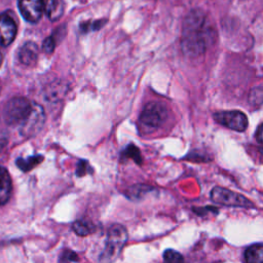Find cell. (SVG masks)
Returning a JSON list of instances; mask_svg holds the SVG:
<instances>
[{"label": "cell", "mask_w": 263, "mask_h": 263, "mask_svg": "<svg viewBox=\"0 0 263 263\" xmlns=\"http://www.w3.org/2000/svg\"><path fill=\"white\" fill-rule=\"evenodd\" d=\"M213 28L203 11L196 9L187 15L182 34V46L186 53H202L213 41Z\"/></svg>", "instance_id": "1"}, {"label": "cell", "mask_w": 263, "mask_h": 263, "mask_svg": "<svg viewBox=\"0 0 263 263\" xmlns=\"http://www.w3.org/2000/svg\"><path fill=\"white\" fill-rule=\"evenodd\" d=\"M126 240V229L119 224L112 225L108 230L105 249L100 256V263H113L120 255Z\"/></svg>", "instance_id": "2"}, {"label": "cell", "mask_w": 263, "mask_h": 263, "mask_svg": "<svg viewBox=\"0 0 263 263\" xmlns=\"http://www.w3.org/2000/svg\"><path fill=\"white\" fill-rule=\"evenodd\" d=\"M33 104L24 97L10 99L4 108V119L8 124H23L30 116Z\"/></svg>", "instance_id": "3"}, {"label": "cell", "mask_w": 263, "mask_h": 263, "mask_svg": "<svg viewBox=\"0 0 263 263\" xmlns=\"http://www.w3.org/2000/svg\"><path fill=\"white\" fill-rule=\"evenodd\" d=\"M167 117L166 106L161 102H149L145 105L140 115V122L146 132L159 127Z\"/></svg>", "instance_id": "4"}, {"label": "cell", "mask_w": 263, "mask_h": 263, "mask_svg": "<svg viewBox=\"0 0 263 263\" xmlns=\"http://www.w3.org/2000/svg\"><path fill=\"white\" fill-rule=\"evenodd\" d=\"M211 199L218 204L227 206L253 208L254 204L243 195L222 187H215L211 191Z\"/></svg>", "instance_id": "5"}, {"label": "cell", "mask_w": 263, "mask_h": 263, "mask_svg": "<svg viewBox=\"0 0 263 263\" xmlns=\"http://www.w3.org/2000/svg\"><path fill=\"white\" fill-rule=\"evenodd\" d=\"M213 117L218 123L236 132H243L248 126L247 116L237 110L216 112Z\"/></svg>", "instance_id": "6"}, {"label": "cell", "mask_w": 263, "mask_h": 263, "mask_svg": "<svg viewBox=\"0 0 263 263\" xmlns=\"http://www.w3.org/2000/svg\"><path fill=\"white\" fill-rule=\"evenodd\" d=\"M18 7L26 21L36 23L44 12V0H18Z\"/></svg>", "instance_id": "7"}, {"label": "cell", "mask_w": 263, "mask_h": 263, "mask_svg": "<svg viewBox=\"0 0 263 263\" xmlns=\"http://www.w3.org/2000/svg\"><path fill=\"white\" fill-rule=\"evenodd\" d=\"M16 24L7 13L0 14V46H8L15 38Z\"/></svg>", "instance_id": "8"}, {"label": "cell", "mask_w": 263, "mask_h": 263, "mask_svg": "<svg viewBox=\"0 0 263 263\" xmlns=\"http://www.w3.org/2000/svg\"><path fill=\"white\" fill-rule=\"evenodd\" d=\"M44 112L41 106L33 104V109L30 114V116L27 118V120L22 124V132L25 135H32L36 132H39V129L42 127L44 123Z\"/></svg>", "instance_id": "9"}, {"label": "cell", "mask_w": 263, "mask_h": 263, "mask_svg": "<svg viewBox=\"0 0 263 263\" xmlns=\"http://www.w3.org/2000/svg\"><path fill=\"white\" fill-rule=\"evenodd\" d=\"M38 59V47L36 43L26 42L18 51V60L26 66H33Z\"/></svg>", "instance_id": "10"}, {"label": "cell", "mask_w": 263, "mask_h": 263, "mask_svg": "<svg viewBox=\"0 0 263 263\" xmlns=\"http://www.w3.org/2000/svg\"><path fill=\"white\" fill-rule=\"evenodd\" d=\"M12 184L6 168L0 166V205L7 202L11 195Z\"/></svg>", "instance_id": "11"}, {"label": "cell", "mask_w": 263, "mask_h": 263, "mask_svg": "<svg viewBox=\"0 0 263 263\" xmlns=\"http://www.w3.org/2000/svg\"><path fill=\"white\" fill-rule=\"evenodd\" d=\"M44 10L50 20L60 18L64 11L63 0H44Z\"/></svg>", "instance_id": "12"}, {"label": "cell", "mask_w": 263, "mask_h": 263, "mask_svg": "<svg viewBox=\"0 0 263 263\" xmlns=\"http://www.w3.org/2000/svg\"><path fill=\"white\" fill-rule=\"evenodd\" d=\"M246 263H263V243L249 247L245 252Z\"/></svg>", "instance_id": "13"}, {"label": "cell", "mask_w": 263, "mask_h": 263, "mask_svg": "<svg viewBox=\"0 0 263 263\" xmlns=\"http://www.w3.org/2000/svg\"><path fill=\"white\" fill-rule=\"evenodd\" d=\"M73 230L80 236H86L96 231V226L88 220L79 219L73 223Z\"/></svg>", "instance_id": "14"}, {"label": "cell", "mask_w": 263, "mask_h": 263, "mask_svg": "<svg viewBox=\"0 0 263 263\" xmlns=\"http://www.w3.org/2000/svg\"><path fill=\"white\" fill-rule=\"evenodd\" d=\"M42 160H43L42 155H33L27 158L20 157L16 159V165L23 172H28V171H31L33 167H35L37 164H39Z\"/></svg>", "instance_id": "15"}, {"label": "cell", "mask_w": 263, "mask_h": 263, "mask_svg": "<svg viewBox=\"0 0 263 263\" xmlns=\"http://www.w3.org/2000/svg\"><path fill=\"white\" fill-rule=\"evenodd\" d=\"M163 263H184V258L179 252L168 249L163 253Z\"/></svg>", "instance_id": "16"}, {"label": "cell", "mask_w": 263, "mask_h": 263, "mask_svg": "<svg viewBox=\"0 0 263 263\" xmlns=\"http://www.w3.org/2000/svg\"><path fill=\"white\" fill-rule=\"evenodd\" d=\"M42 49L46 52V53H51L54 50V39L52 36L47 37L42 44Z\"/></svg>", "instance_id": "17"}, {"label": "cell", "mask_w": 263, "mask_h": 263, "mask_svg": "<svg viewBox=\"0 0 263 263\" xmlns=\"http://www.w3.org/2000/svg\"><path fill=\"white\" fill-rule=\"evenodd\" d=\"M126 155L128 157H133V159L137 162H141V155H140V152L138 150L137 147H134V146H129L128 148H126Z\"/></svg>", "instance_id": "18"}, {"label": "cell", "mask_w": 263, "mask_h": 263, "mask_svg": "<svg viewBox=\"0 0 263 263\" xmlns=\"http://www.w3.org/2000/svg\"><path fill=\"white\" fill-rule=\"evenodd\" d=\"M259 98H261L263 100V88H256L253 90V92L250 96V102L254 105L260 104L259 102Z\"/></svg>", "instance_id": "19"}, {"label": "cell", "mask_w": 263, "mask_h": 263, "mask_svg": "<svg viewBox=\"0 0 263 263\" xmlns=\"http://www.w3.org/2000/svg\"><path fill=\"white\" fill-rule=\"evenodd\" d=\"M87 168H90L88 163L86 161H80L79 164L77 165V171H76L77 176H83L87 174Z\"/></svg>", "instance_id": "20"}, {"label": "cell", "mask_w": 263, "mask_h": 263, "mask_svg": "<svg viewBox=\"0 0 263 263\" xmlns=\"http://www.w3.org/2000/svg\"><path fill=\"white\" fill-rule=\"evenodd\" d=\"M256 139L259 143L263 144V124H261L259 126V128L257 129V133H256Z\"/></svg>", "instance_id": "21"}, {"label": "cell", "mask_w": 263, "mask_h": 263, "mask_svg": "<svg viewBox=\"0 0 263 263\" xmlns=\"http://www.w3.org/2000/svg\"><path fill=\"white\" fill-rule=\"evenodd\" d=\"M7 144V139L3 136V135H0V150H2Z\"/></svg>", "instance_id": "22"}, {"label": "cell", "mask_w": 263, "mask_h": 263, "mask_svg": "<svg viewBox=\"0 0 263 263\" xmlns=\"http://www.w3.org/2000/svg\"><path fill=\"white\" fill-rule=\"evenodd\" d=\"M2 61H3V55H2V52L0 51V66L2 64Z\"/></svg>", "instance_id": "23"}]
</instances>
